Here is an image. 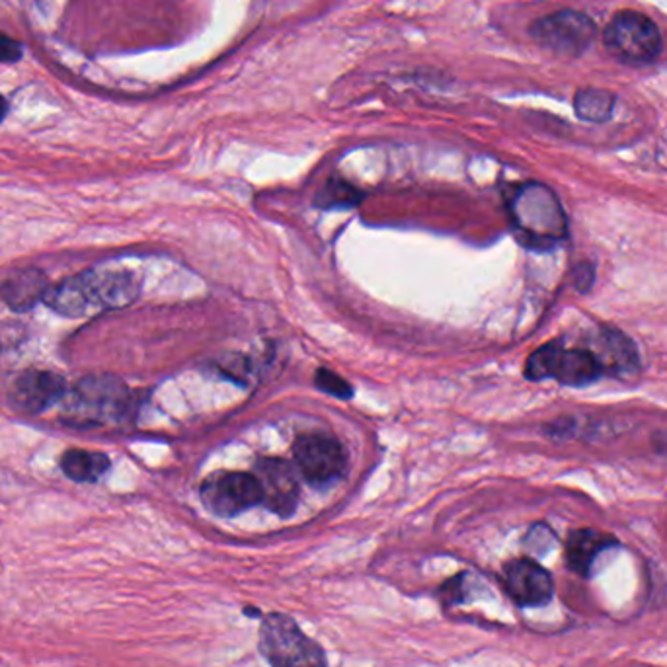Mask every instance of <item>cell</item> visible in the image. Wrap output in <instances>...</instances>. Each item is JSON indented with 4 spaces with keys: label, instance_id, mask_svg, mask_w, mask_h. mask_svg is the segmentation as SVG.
Listing matches in <instances>:
<instances>
[{
    "label": "cell",
    "instance_id": "1",
    "mask_svg": "<svg viewBox=\"0 0 667 667\" xmlns=\"http://www.w3.org/2000/svg\"><path fill=\"white\" fill-rule=\"evenodd\" d=\"M509 217L519 242L529 249H551L566 237L563 205L543 184L527 181L515 188L507 201Z\"/></svg>",
    "mask_w": 667,
    "mask_h": 667
},
{
    "label": "cell",
    "instance_id": "2",
    "mask_svg": "<svg viewBox=\"0 0 667 667\" xmlns=\"http://www.w3.org/2000/svg\"><path fill=\"white\" fill-rule=\"evenodd\" d=\"M257 649L272 667H328L323 646L286 613L264 615L257 632Z\"/></svg>",
    "mask_w": 667,
    "mask_h": 667
},
{
    "label": "cell",
    "instance_id": "3",
    "mask_svg": "<svg viewBox=\"0 0 667 667\" xmlns=\"http://www.w3.org/2000/svg\"><path fill=\"white\" fill-rule=\"evenodd\" d=\"M603 369L590 350H568L561 343H546L529 355L525 377L531 381L554 379L568 387H583L597 381Z\"/></svg>",
    "mask_w": 667,
    "mask_h": 667
},
{
    "label": "cell",
    "instance_id": "4",
    "mask_svg": "<svg viewBox=\"0 0 667 667\" xmlns=\"http://www.w3.org/2000/svg\"><path fill=\"white\" fill-rule=\"evenodd\" d=\"M129 391L115 377H86L67 401V416L75 424H104L127 412Z\"/></svg>",
    "mask_w": 667,
    "mask_h": 667
},
{
    "label": "cell",
    "instance_id": "5",
    "mask_svg": "<svg viewBox=\"0 0 667 667\" xmlns=\"http://www.w3.org/2000/svg\"><path fill=\"white\" fill-rule=\"evenodd\" d=\"M605 46L627 63H652L662 51L658 26L639 12H619L605 29Z\"/></svg>",
    "mask_w": 667,
    "mask_h": 667
},
{
    "label": "cell",
    "instance_id": "6",
    "mask_svg": "<svg viewBox=\"0 0 667 667\" xmlns=\"http://www.w3.org/2000/svg\"><path fill=\"white\" fill-rule=\"evenodd\" d=\"M529 34L541 48L556 55L578 58L595 38V22L582 12L563 10L533 22Z\"/></svg>",
    "mask_w": 667,
    "mask_h": 667
},
{
    "label": "cell",
    "instance_id": "7",
    "mask_svg": "<svg viewBox=\"0 0 667 667\" xmlns=\"http://www.w3.org/2000/svg\"><path fill=\"white\" fill-rule=\"evenodd\" d=\"M295 465L309 484L328 487L345 473V451L328 433H303L293 443Z\"/></svg>",
    "mask_w": 667,
    "mask_h": 667
},
{
    "label": "cell",
    "instance_id": "8",
    "mask_svg": "<svg viewBox=\"0 0 667 667\" xmlns=\"http://www.w3.org/2000/svg\"><path fill=\"white\" fill-rule=\"evenodd\" d=\"M201 502L217 517H237L262 504V488L254 473H215L203 480Z\"/></svg>",
    "mask_w": 667,
    "mask_h": 667
},
{
    "label": "cell",
    "instance_id": "9",
    "mask_svg": "<svg viewBox=\"0 0 667 667\" xmlns=\"http://www.w3.org/2000/svg\"><path fill=\"white\" fill-rule=\"evenodd\" d=\"M254 477L262 488V504L279 517L293 515L299 504V480L293 467L279 457L260 458Z\"/></svg>",
    "mask_w": 667,
    "mask_h": 667
},
{
    "label": "cell",
    "instance_id": "10",
    "mask_svg": "<svg viewBox=\"0 0 667 667\" xmlns=\"http://www.w3.org/2000/svg\"><path fill=\"white\" fill-rule=\"evenodd\" d=\"M504 586L519 607H543L554 595L553 576L531 558L505 564Z\"/></svg>",
    "mask_w": 667,
    "mask_h": 667
},
{
    "label": "cell",
    "instance_id": "11",
    "mask_svg": "<svg viewBox=\"0 0 667 667\" xmlns=\"http://www.w3.org/2000/svg\"><path fill=\"white\" fill-rule=\"evenodd\" d=\"M65 397V381L55 373L39 372L29 369L20 375L14 389H12V401L22 411L38 414L53 406L55 402Z\"/></svg>",
    "mask_w": 667,
    "mask_h": 667
},
{
    "label": "cell",
    "instance_id": "12",
    "mask_svg": "<svg viewBox=\"0 0 667 667\" xmlns=\"http://www.w3.org/2000/svg\"><path fill=\"white\" fill-rule=\"evenodd\" d=\"M85 277L95 306L122 309L139 295V284L129 272H88Z\"/></svg>",
    "mask_w": 667,
    "mask_h": 667
},
{
    "label": "cell",
    "instance_id": "13",
    "mask_svg": "<svg viewBox=\"0 0 667 667\" xmlns=\"http://www.w3.org/2000/svg\"><path fill=\"white\" fill-rule=\"evenodd\" d=\"M48 277L39 269H20L0 284V297L16 313H26L48 295Z\"/></svg>",
    "mask_w": 667,
    "mask_h": 667
},
{
    "label": "cell",
    "instance_id": "14",
    "mask_svg": "<svg viewBox=\"0 0 667 667\" xmlns=\"http://www.w3.org/2000/svg\"><path fill=\"white\" fill-rule=\"evenodd\" d=\"M595 348L597 350H590V352L600 362L603 373L609 372L613 375H627V373L634 372L639 367L637 348L632 345V342H630L625 334L611 330V328H603L600 336H597Z\"/></svg>",
    "mask_w": 667,
    "mask_h": 667
},
{
    "label": "cell",
    "instance_id": "15",
    "mask_svg": "<svg viewBox=\"0 0 667 667\" xmlns=\"http://www.w3.org/2000/svg\"><path fill=\"white\" fill-rule=\"evenodd\" d=\"M617 541L611 534L600 533L595 529H578L566 541V564L572 572L588 576L595 558Z\"/></svg>",
    "mask_w": 667,
    "mask_h": 667
},
{
    "label": "cell",
    "instance_id": "16",
    "mask_svg": "<svg viewBox=\"0 0 667 667\" xmlns=\"http://www.w3.org/2000/svg\"><path fill=\"white\" fill-rule=\"evenodd\" d=\"M55 313L59 315L68 316V318H78L86 315L92 303L90 289L86 284L85 274L77 277H67L55 287H49L48 295L43 299Z\"/></svg>",
    "mask_w": 667,
    "mask_h": 667
},
{
    "label": "cell",
    "instance_id": "17",
    "mask_svg": "<svg viewBox=\"0 0 667 667\" xmlns=\"http://www.w3.org/2000/svg\"><path fill=\"white\" fill-rule=\"evenodd\" d=\"M61 468L75 482H96L110 468V458L104 453L71 449L61 458Z\"/></svg>",
    "mask_w": 667,
    "mask_h": 667
},
{
    "label": "cell",
    "instance_id": "18",
    "mask_svg": "<svg viewBox=\"0 0 667 667\" xmlns=\"http://www.w3.org/2000/svg\"><path fill=\"white\" fill-rule=\"evenodd\" d=\"M574 108H576L578 117L583 122L603 124L613 115L615 96L611 95L609 90H601V88H583L574 98Z\"/></svg>",
    "mask_w": 667,
    "mask_h": 667
},
{
    "label": "cell",
    "instance_id": "19",
    "mask_svg": "<svg viewBox=\"0 0 667 667\" xmlns=\"http://www.w3.org/2000/svg\"><path fill=\"white\" fill-rule=\"evenodd\" d=\"M362 191L355 190L352 184L342 180H330L326 184L325 190L318 193L316 203L325 210L330 207H352L357 201L362 200Z\"/></svg>",
    "mask_w": 667,
    "mask_h": 667
},
{
    "label": "cell",
    "instance_id": "20",
    "mask_svg": "<svg viewBox=\"0 0 667 667\" xmlns=\"http://www.w3.org/2000/svg\"><path fill=\"white\" fill-rule=\"evenodd\" d=\"M316 387L326 394H332L336 399H352V385L343 381L340 375L328 372V369H318L315 375Z\"/></svg>",
    "mask_w": 667,
    "mask_h": 667
},
{
    "label": "cell",
    "instance_id": "21",
    "mask_svg": "<svg viewBox=\"0 0 667 667\" xmlns=\"http://www.w3.org/2000/svg\"><path fill=\"white\" fill-rule=\"evenodd\" d=\"M20 58H22V46L18 41L0 34V61L12 63V61H18Z\"/></svg>",
    "mask_w": 667,
    "mask_h": 667
},
{
    "label": "cell",
    "instance_id": "22",
    "mask_svg": "<svg viewBox=\"0 0 667 667\" xmlns=\"http://www.w3.org/2000/svg\"><path fill=\"white\" fill-rule=\"evenodd\" d=\"M593 284V267L590 264H582L576 269V287L578 289H588Z\"/></svg>",
    "mask_w": 667,
    "mask_h": 667
},
{
    "label": "cell",
    "instance_id": "23",
    "mask_svg": "<svg viewBox=\"0 0 667 667\" xmlns=\"http://www.w3.org/2000/svg\"><path fill=\"white\" fill-rule=\"evenodd\" d=\"M9 112V105H7V100L0 96V122L4 119V115Z\"/></svg>",
    "mask_w": 667,
    "mask_h": 667
},
{
    "label": "cell",
    "instance_id": "24",
    "mask_svg": "<svg viewBox=\"0 0 667 667\" xmlns=\"http://www.w3.org/2000/svg\"><path fill=\"white\" fill-rule=\"evenodd\" d=\"M244 615H249V617H262V613L257 609H249V607H244Z\"/></svg>",
    "mask_w": 667,
    "mask_h": 667
}]
</instances>
